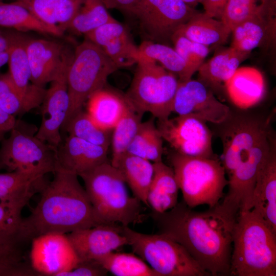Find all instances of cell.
<instances>
[{"instance_id":"6da1fadb","label":"cell","mask_w":276,"mask_h":276,"mask_svg":"<svg viewBox=\"0 0 276 276\" xmlns=\"http://www.w3.org/2000/svg\"><path fill=\"white\" fill-rule=\"evenodd\" d=\"M238 214L220 202L196 212L183 200L163 213L152 212L159 233L182 245L208 275H230L233 236Z\"/></svg>"},{"instance_id":"7a4b0ae2","label":"cell","mask_w":276,"mask_h":276,"mask_svg":"<svg viewBox=\"0 0 276 276\" xmlns=\"http://www.w3.org/2000/svg\"><path fill=\"white\" fill-rule=\"evenodd\" d=\"M53 174L52 180L45 182L40 191L36 206L22 218L17 231L22 242L43 234H66L100 224L78 176L62 170Z\"/></svg>"},{"instance_id":"3957f363","label":"cell","mask_w":276,"mask_h":276,"mask_svg":"<svg viewBox=\"0 0 276 276\" xmlns=\"http://www.w3.org/2000/svg\"><path fill=\"white\" fill-rule=\"evenodd\" d=\"M230 275H276V234L254 209L237 217Z\"/></svg>"},{"instance_id":"277c9868","label":"cell","mask_w":276,"mask_h":276,"mask_svg":"<svg viewBox=\"0 0 276 276\" xmlns=\"http://www.w3.org/2000/svg\"><path fill=\"white\" fill-rule=\"evenodd\" d=\"M95 215L100 224L128 226L144 217L142 203L128 194L125 180L110 162L80 174Z\"/></svg>"},{"instance_id":"5b68a950","label":"cell","mask_w":276,"mask_h":276,"mask_svg":"<svg viewBox=\"0 0 276 276\" xmlns=\"http://www.w3.org/2000/svg\"><path fill=\"white\" fill-rule=\"evenodd\" d=\"M169 160L181 190L183 201L190 208L220 203L228 180L221 161L182 155L174 151Z\"/></svg>"},{"instance_id":"8992f818","label":"cell","mask_w":276,"mask_h":276,"mask_svg":"<svg viewBox=\"0 0 276 276\" xmlns=\"http://www.w3.org/2000/svg\"><path fill=\"white\" fill-rule=\"evenodd\" d=\"M118 69L103 51L89 40L85 39L77 46L67 72L70 107L62 127Z\"/></svg>"},{"instance_id":"52a82bcc","label":"cell","mask_w":276,"mask_h":276,"mask_svg":"<svg viewBox=\"0 0 276 276\" xmlns=\"http://www.w3.org/2000/svg\"><path fill=\"white\" fill-rule=\"evenodd\" d=\"M132 83L125 95L129 103L142 114L150 113L157 120L172 112L179 80L157 62L139 57Z\"/></svg>"},{"instance_id":"ba28073f","label":"cell","mask_w":276,"mask_h":276,"mask_svg":"<svg viewBox=\"0 0 276 276\" xmlns=\"http://www.w3.org/2000/svg\"><path fill=\"white\" fill-rule=\"evenodd\" d=\"M134 254L159 276L208 275L179 243L167 235L146 234L121 225Z\"/></svg>"},{"instance_id":"9c48e42d","label":"cell","mask_w":276,"mask_h":276,"mask_svg":"<svg viewBox=\"0 0 276 276\" xmlns=\"http://www.w3.org/2000/svg\"><path fill=\"white\" fill-rule=\"evenodd\" d=\"M57 148L40 140L35 135L24 131L18 123L3 139L0 148V161L10 171L43 177L56 168Z\"/></svg>"},{"instance_id":"30bf717a","label":"cell","mask_w":276,"mask_h":276,"mask_svg":"<svg viewBox=\"0 0 276 276\" xmlns=\"http://www.w3.org/2000/svg\"><path fill=\"white\" fill-rule=\"evenodd\" d=\"M198 11L181 0H142L131 16L145 40L169 45L177 31Z\"/></svg>"},{"instance_id":"8fae6325","label":"cell","mask_w":276,"mask_h":276,"mask_svg":"<svg viewBox=\"0 0 276 276\" xmlns=\"http://www.w3.org/2000/svg\"><path fill=\"white\" fill-rule=\"evenodd\" d=\"M220 125L223 126L220 134L223 147L221 163L228 177L255 145L272 130L270 118L232 112Z\"/></svg>"},{"instance_id":"7c38bea8","label":"cell","mask_w":276,"mask_h":276,"mask_svg":"<svg viewBox=\"0 0 276 276\" xmlns=\"http://www.w3.org/2000/svg\"><path fill=\"white\" fill-rule=\"evenodd\" d=\"M275 141L272 130L265 134L240 162L227 178L228 192L221 204L229 211L239 212L252 208V195L259 171Z\"/></svg>"},{"instance_id":"4fadbf2b","label":"cell","mask_w":276,"mask_h":276,"mask_svg":"<svg viewBox=\"0 0 276 276\" xmlns=\"http://www.w3.org/2000/svg\"><path fill=\"white\" fill-rule=\"evenodd\" d=\"M206 122L194 116L177 115L157 120V127L163 140L175 152L193 157H216L212 148L213 134Z\"/></svg>"},{"instance_id":"5bb4252c","label":"cell","mask_w":276,"mask_h":276,"mask_svg":"<svg viewBox=\"0 0 276 276\" xmlns=\"http://www.w3.org/2000/svg\"><path fill=\"white\" fill-rule=\"evenodd\" d=\"M172 112L194 116L217 125L224 123L232 114L229 106L219 101L203 83L192 78L179 81Z\"/></svg>"},{"instance_id":"9a60e30c","label":"cell","mask_w":276,"mask_h":276,"mask_svg":"<svg viewBox=\"0 0 276 276\" xmlns=\"http://www.w3.org/2000/svg\"><path fill=\"white\" fill-rule=\"evenodd\" d=\"M30 264L38 275L59 276L79 262L66 234L50 233L31 241Z\"/></svg>"},{"instance_id":"2e32d148","label":"cell","mask_w":276,"mask_h":276,"mask_svg":"<svg viewBox=\"0 0 276 276\" xmlns=\"http://www.w3.org/2000/svg\"><path fill=\"white\" fill-rule=\"evenodd\" d=\"M70 63L51 82L49 88L47 89L39 106L41 124L35 134L40 140L56 148L62 142L60 130L65 122L70 107L66 80Z\"/></svg>"},{"instance_id":"e0dca14e","label":"cell","mask_w":276,"mask_h":276,"mask_svg":"<svg viewBox=\"0 0 276 276\" xmlns=\"http://www.w3.org/2000/svg\"><path fill=\"white\" fill-rule=\"evenodd\" d=\"M26 52L31 83L44 87L54 80L70 63L71 57L60 43L44 39L28 38Z\"/></svg>"},{"instance_id":"ac0fdd59","label":"cell","mask_w":276,"mask_h":276,"mask_svg":"<svg viewBox=\"0 0 276 276\" xmlns=\"http://www.w3.org/2000/svg\"><path fill=\"white\" fill-rule=\"evenodd\" d=\"M121 225L100 224L66 234L79 262L97 260L101 257L128 245L122 233Z\"/></svg>"},{"instance_id":"d6986e66","label":"cell","mask_w":276,"mask_h":276,"mask_svg":"<svg viewBox=\"0 0 276 276\" xmlns=\"http://www.w3.org/2000/svg\"><path fill=\"white\" fill-rule=\"evenodd\" d=\"M85 39L99 46L118 68L136 64L139 47L127 27L115 19L85 35Z\"/></svg>"},{"instance_id":"ffe728a7","label":"cell","mask_w":276,"mask_h":276,"mask_svg":"<svg viewBox=\"0 0 276 276\" xmlns=\"http://www.w3.org/2000/svg\"><path fill=\"white\" fill-rule=\"evenodd\" d=\"M108 149L69 135L57 147L56 170L77 174L78 176L108 162Z\"/></svg>"},{"instance_id":"44dd1931","label":"cell","mask_w":276,"mask_h":276,"mask_svg":"<svg viewBox=\"0 0 276 276\" xmlns=\"http://www.w3.org/2000/svg\"><path fill=\"white\" fill-rule=\"evenodd\" d=\"M275 3L236 26L232 30V47L250 54L256 48L275 39Z\"/></svg>"},{"instance_id":"7402d4cb","label":"cell","mask_w":276,"mask_h":276,"mask_svg":"<svg viewBox=\"0 0 276 276\" xmlns=\"http://www.w3.org/2000/svg\"><path fill=\"white\" fill-rule=\"evenodd\" d=\"M9 41V75L14 85L24 94L42 102L47 89L31 83L26 52L28 37L16 31H4Z\"/></svg>"},{"instance_id":"603a6c76","label":"cell","mask_w":276,"mask_h":276,"mask_svg":"<svg viewBox=\"0 0 276 276\" xmlns=\"http://www.w3.org/2000/svg\"><path fill=\"white\" fill-rule=\"evenodd\" d=\"M276 234V151L271 150L258 174L252 195V208Z\"/></svg>"},{"instance_id":"cb8c5ba5","label":"cell","mask_w":276,"mask_h":276,"mask_svg":"<svg viewBox=\"0 0 276 276\" xmlns=\"http://www.w3.org/2000/svg\"><path fill=\"white\" fill-rule=\"evenodd\" d=\"M224 90L230 101L237 108L245 110L258 104L266 92L264 76L257 68L238 67L227 81Z\"/></svg>"},{"instance_id":"d4e9b609","label":"cell","mask_w":276,"mask_h":276,"mask_svg":"<svg viewBox=\"0 0 276 276\" xmlns=\"http://www.w3.org/2000/svg\"><path fill=\"white\" fill-rule=\"evenodd\" d=\"M249 55L232 47L225 49L201 65L197 71V80L213 93L224 89L227 81Z\"/></svg>"},{"instance_id":"484cf974","label":"cell","mask_w":276,"mask_h":276,"mask_svg":"<svg viewBox=\"0 0 276 276\" xmlns=\"http://www.w3.org/2000/svg\"><path fill=\"white\" fill-rule=\"evenodd\" d=\"M45 183L43 177L32 174L19 171L0 173V201L22 211Z\"/></svg>"},{"instance_id":"4316f807","label":"cell","mask_w":276,"mask_h":276,"mask_svg":"<svg viewBox=\"0 0 276 276\" xmlns=\"http://www.w3.org/2000/svg\"><path fill=\"white\" fill-rule=\"evenodd\" d=\"M86 102V111L94 122L110 131L124 114L128 104L125 96L104 87L91 95Z\"/></svg>"},{"instance_id":"83f0119b","label":"cell","mask_w":276,"mask_h":276,"mask_svg":"<svg viewBox=\"0 0 276 276\" xmlns=\"http://www.w3.org/2000/svg\"><path fill=\"white\" fill-rule=\"evenodd\" d=\"M153 163L154 172L147 201L152 212L163 213L177 204L179 189L171 167L163 161Z\"/></svg>"},{"instance_id":"f1b7e54d","label":"cell","mask_w":276,"mask_h":276,"mask_svg":"<svg viewBox=\"0 0 276 276\" xmlns=\"http://www.w3.org/2000/svg\"><path fill=\"white\" fill-rule=\"evenodd\" d=\"M111 164L120 172L134 196L148 207L147 198L153 175V163L126 152Z\"/></svg>"},{"instance_id":"f546056e","label":"cell","mask_w":276,"mask_h":276,"mask_svg":"<svg viewBox=\"0 0 276 276\" xmlns=\"http://www.w3.org/2000/svg\"><path fill=\"white\" fill-rule=\"evenodd\" d=\"M177 32L191 41L208 47L225 44L232 33L221 20L199 11Z\"/></svg>"},{"instance_id":"4dcf8cb0","label":"cell","mask_w":276,"mask_h":276,"mask_svg":"<svg viewBox=\"0 0 276 276\" xmlns=\"http://www.w3.org/2000/svg\"><path fill=\"white\" fill-rule=\"evenodd\" d=\"M18 2L44 23L64 32L78 11L82 0H27Z\"/></svg>"},{"instance_id":"1f68e13d","label":"cell","mask_w":276,"mask_h":276,"mask_svg":"<svg viewBox=\"0 0 276 276\" xmlns=\"http://www.w3.org/2000/svg\"><path fill=\"white\" fill-rule=\"evenodd\" d=\"M0 27L18 32L33 31L55 36L63 34L60 29L41 21L16 1L5 3L0 1Z\"/></svg>"},{"instance_id":"d6a6232c","label":"cell","mask_w":276,"mask_h":276,"mask_svg":"<svg viewBox=\"0 0 276 276\" xmlns=\"http://www.w3.org/2000/svg\"><path fill=\"white\" fill-rule=\"evenodd\" d=\"M138 47L139 57L160 63L175 75L179 81L189 80L194 74L176 50L169 45L144 40Z\"/></svg>"},{"instance_id":"836d02e7","label":"cell","mask_w":276,"mask_h":276,"mask_svg":"<svg viewBox=\"0 0 276 276\" xmlns=\"http://www.w3.org/2000/svg\"><path fill=\"white\" fill-rule=\"evenodd\" d=\"M17 233L0 232V276L38 275L26 265Z\"/></svg>"},{"instance_id":"e575fe53","label":"cell","mask_w":276,"mask_h":276,"mask_svg":"<svg viewBox=\"0 0 276 276\" xmlns=\"http://www.w3.org/2000/svg\"><path fill=\"white\" fill-rule=\"evenodd\" d=\"M127 152L152 163L162 161L163 139L153 118L141 122Z\"/></svg>"},{"instance_id":"d590c367","label":"cell","mask_w":276,"mask_h":276,"mask_svg":"<svg viewBox=\"0 0 276 276\" xmlns=\"http://www.w3.org/2000/svg\"><path fill=\"white\" fill-rule=\"evenodd\" d=\"M96 260L116 276H159L142 258L131 253L112 251Z\"/></svg>"},{"instance_id":"8d00e7d4","label":"cell","mask_w":276,"mask_h":276,"mask_svg":"<svg viewBox=\"0 0 276 276\" xmlns=\"http://www.w3.org/2000/svg\"><path fill=\"white\" fill-rule=\"evenodd\" d=\"M107 9L103 0H82L78 11L67 30L75 34L86 35L114 19Z\"/></svg>"},{"instance_id":"74e56055","label":"cell","mask_w":276,"mask_h":276,"mask_svg":"<svg viewBox=\"0 0 276 276\" xmlns=\"http://www.w3.org/2000/svg\"><path fill=\"white\" fill-rule=\"evenodd\" d=\"M68 135L84 140L94 145L109 148L111 143V131L99 127L86 111L80 110L64 125Z\"/></svg>"},{"instance_id":"f35d334b","label":"cell","mask_w":276,"mask_h":276,"mask_svg":"<svg viewBox=\"0 0 276 276\" xmlns=\"http://www.w3.org/2000/svg\"><path fill=\"white\" fill-rule=\"evenodd\" d=\"M126 110L118 123L112 129L111 137L112 158L110 163L115 162L127 149L137 132L142 122L143 114L140 113L129 103Z\"/></svg>"},{"instance_id":"ab89813d","label":"cell","mask_w":276,"mask_h":276,"mask_svg":"<svg viewBox=\"0 0 276 276\" xmlns=\"http://www.w3.org/2000/svg\"><path fill=\"white\" fill-rule=\"evenodd\" d=\"M42 102L21 92L14 85L8 73H0V106L15 117L39 107Z\"/></svg>"},{"instance_id":"60d3db41","label":"cell","mask_w":276,"mask_h":276,"mask_svg":"<svg viewBox=\"0 0 276 276\" xmlns=\"http://www.w3.org/2000/svg\"><path fill=\"white\" fill-rule=\"evenodd\" d=\"M275 0H229L221 19L231 30L238 24L266 10Z\"/></svg>"},{"instance_id":"b9f144b4","label":"cell","mask_w":276,"mask_h":276,"mask_svg":"<svg viewBox=\"0 0 276 276\" xmlns=\"http://www.w3.org/2000/svg\"><path fill=\"white\" fill-rule=\"evenodd\" d=\"M174 49L195 73L209 53L208 47L194 42L176 32L172 37Z\"/></svg>"},{"instance_id":"7bdbcfd3","label":"cell","mask_w":276,"mask_h":276,"mask_svg":"<svg viewBox=\"0 0 276 276\" xmlns=\"http://www.w3.org/2000/svg\"><path fill=\"white\" fill-rule=\"evenodd\" d=\"M21 212L0 201V232L17 234L22 219Z\"/></svg>"},{"instance_id":"ee69618b","label":"cell","mask_w":276,"mask_h":276,"mask_svg":"<svg viewBox=\"0 0 276 276\" xmlns=\"http://www.w3.org/2000/svg\"><path fill=\"white\" fill-rule=\"evenodd\" d=\"M107 270L97 260L80 261L73 269L61 273L59 276H103Z\"/></svg>"},{"instance_id":"f6af8a7d","label":"cell","mask_w":276,"mask_h":276,"mask_svg":"<svg viewBox=\"0 0 276 276\" xmlns=\"http://www.w3.org/2000/svg\"><path fill=\"white\" fill-rule=\"evenodd\" d=\"M142 0H103L107 9H115L131 15Z\"/></svg>"},{"instance_id":"bcb514c9","label":"cell","mask_w":276,"mask_h":276,"mask_svg":"<svg viewBox=\"0 0 276 276\" xmlns=\"http://www.w3.org/2000/svg\"><path fill=\"white\" fill-rule=\"evenodd\" d=\"M229 0H205L201 4L207 15L221 19L224 9Z\"/></svg>"},{"instance_id":"7dc6e473","label":"cell","mask_w":276,"mask_h":276,"mask_svg":"<svg viewBox=\"0 0 276 276\" xmlns=\"http://www.w3.org/2000/svg\"><path fill=\"white\" fill-rule=\"evenodd\" d=\"M17 123L15 117L8 113L0 106V140L5 133L10 131Z\"/></svg>"},{"instance_id":"c3c4849f","label":"cell","mask_w":276,"mask_h":276,"mask_svg":"<svg viewBox=\"0 0 276 276\" xmlns=\"http://www.w3.org/2000/svg\"><path fill=\"white\" fill-rule=\"evenodd\" d=\"M9 41L4 32L0 30V68L8 63Z\"/></svg>"},{"instance_id":"681fc988","label":"cell","mask_w":276,"mask_h":276,"mask_svg":"<svg viewBox=\"0 0 276 276\" xmlns=\"http://www.w3.org/2000/svg\"><path fill=\"white\" fill-rule=\"evenodd\" d=\"M186 4L190 7L194 8V7L197 4V0H181Z\"/></svg>"},{"instance_id":"f907efd6","label":"cell","mask_w":276,"mask_h":276,"mask_svg":"<svg viewBox=\"0 0 276 276\" xmlns=\"http://www.w3.org/2000/svg\"><path fill=\"white\" fill-rule=\"evenodd\" d=\"M0 1H2V0H0ZM14 1H16V2H25L27 0H14Z\"/></svg>"},{"instance_id":"816d5d0a","label":"cell","mask_w":276,"mask_h":276,"mask_svg":"<svg viewBox=\"0 0 276 276\" xmlns=\"http://www.w3.org/2000/svg\"><path fill=\"white\" fill-rule=\"evenodd\" d=\"M205 0H197V2L198 3H202V2H203Z\"/></svg>"},{"instance_id":"f5cc1de1","label":"cell","mask_w":276,"mask_h":276,"mask_svg":"<svg viewBox=\"0 0 276 276\" xmlns=\"http://www.w3.org/2000/svg\"><path fill=\"white\" fill-rule=\"evenodd\" d=\"M3 168V166H2V165L1 163V161H0V170Z\"/></svg>"}]
</instances>
